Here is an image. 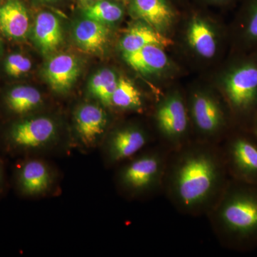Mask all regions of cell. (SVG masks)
Masks as SVG:
<instances>
[{"label": "cell", "instance_id": "6da1fadb", "mask_svg": "<svg viewBox=\"0 0 257 257\" xmlns=\"http://www.w3.org/2000/svg\"><path fill=\"white\" fill-rule=\"evenodd\" d=\"M229 179L220 145L192 140L170 152L163 194L182 215L207 216Z\"/></svg>", "mask_w": 257, "mask_h": 257}, {"label": "cell", "instance_id": "7a4b0ae2", "mask_svg": "<svg viewBox=\"0 0 257 257\" xmlns=\"http://www.w3.org/2000/svg\"><path fill=\"white\" fill-rule=\"evenodd\" d=\"M207 217L222 247L236 252L257 249V184L229 179Z\"/></svg>", "mask_w": 257, "mask_h": 257}, {"label": "cell", "instance_id": "3957f363", "mask_svg": "<svg viewBox=\"0 0 257 257\" xmlns=\"http://www.w3.org/2000/svg\"><path fill=\"white\" fill-rule=\"evenodd\" d=\"M58 120L47 114H32L5 121L0 126V155L12 158L55 156L74 148L71 135Z\"/></svg>", "mask_w": 257, "mask_h": 257}, {"label": "cell", "instance_id": "277c9868", "mask_svg": "<svg viewBox=\"0 0 257 257\" xmlns=\"http://www.w3.org/2000/svg\"><path fill=\"white\" fill-rule=\"evenodd\" d=\"M170 152L155 143L114 168L116 192L128 201H145L163 194Z\"/></svg>", "mask_w": 257, "mask_h": 257}, {"label": "cell", "instance_id": "5b68a950", "mask_svg": "<svg viewBox=\"0 0 257 257\" xmlns=\"http://www.w3.org/2000/svg\"><path fill=\"white\" fill-rule=\"evenodd\" d=\"M223 90L235 126L249 130L257 114V56L244 58L229 69Z\"/></svg>", "mask_w": 257, "mask_h": 257}, {"label": "cell", "instance_id": "8992f818", "mask_svg": "<svg viewBox=\"0 0 257 257\" xmlns=\"http://www.w3.org/2000/svg\"><path fill=\"white\" fill-rule=\"evenodd\" d=\"M187 106L193 140L220 145L235 127L231 114L209 93H193Z\"/></svg>", "mask_w": 257, "mask_h": 257}, {"label": "cell", "instance_id": "52a82bcc", "mask_svg": "<svg viewBox=\"0 0 257 257\" xmlns=\"http://www.w3.org/2000/svg\"><path fill=\"white\" fill-rule=\"evenodd\" d=\"M153 121L155 141L170 152L193 140L187 102L178 92L169 94L158 103Z\"/></svg>", "mask_w": 257, "mask_h": 257}, {"label": "cell", "instance_id": "ba28073f", "mask_svg": "<svg viewBox=\"0 0 257 257\" xmlns=\"http://www.w3.org/2000/svg\"><path fill=\"white\" fill-rule=\"evenodd\" d=\"M60 182L59 170L46 157H27L15 162L10 186L20 198L36 199L56 194Z\"/></svg>", "mask_w": 257, "mask_h": 257}, {"label": "cell", "instance_id": "9c48e42d", "mask_svg": "<svg viewBox=\"0 0 257 257\" xmlns=\"http://www.w3.org/2000/svg\"><path fill=\"white\" fill-rule=\"evenodd\" d=\"M220 147L230 179L257 184V139L251 131L235 126Z\"/></svg>", "mask_w": 257, "mask_h": 257}, {"label": "cell", "instance_id": "30bf717a", "mask_svg": "<svg viewBox=\"0 0 257 257\" xmlns=\"http://www.w3.org/2000/svg\"><path fill=\"white\" fill-rule=\"evenodd\" d=\"M155 143L153 133L143 125L128 123L110 128L99 148L103 165L114 169Z\"/></svg>", "mask_w": 257, "mask_h": 257}, {"label": "cell", "instance_id": "8fae6325", "mask_svg": "<svg viewBox=\"0 0 257 257\" xmlns=\"http://www.w3.org/2000/svg\"><path fill=\"white\" fill-rule=\"evenodd\" d=\"M106 108L93 102L82 103L76 107L71 135L74 148L84 152L99 148L110 130V117Z\"/></svg>", "mask_w": 257, "mask_h": 257}, {"label": "cell", "instance_id": "7c38bea8", "mask_svg": "<svg viewBox=\"0 0 257 257\" xmlns=\"http://www.w3.org/2000/svg\"><path fill=\"white\" fill-rule=\"evenodd\" d=\"M42 94L32 86L19 84L8 88L0 99V110L5 121L36 114L43 104Z\"/></svg>", "mask_w": 257, "mask_h": 257}, {"label": "cell", "instance_id": "4fadbf2b", "mask_svg": "<svg viewBox=\"0 0 257 257\" xmlns=\"http://www.w3.org/2000/svg\"><path fill=\"white\" fill-rule=\"evenodd\" d=\"M79 70L78 60L74 56L62 54L49 61L45 75L52 90L63 94L74 85L78 78Z\"/></svg>", "mask_w": 257, "mask_h": 257}, {"label": "cell", "instance_id": "5bb4252c", "mask_svg": "<svg viewBox=\"0 0 257 257\" xmlns=\"http://www.w3.org/2000/svg\"><path fill=\"white\" fill-rule=\"evenodd\" d=\"M30 17L21 0H5L0 4V33L10 40L26 38L30 30Z\"/></svg>", "mask_w": 257, "mask_h": 257}, {"label": "cell", "instance_id": "9a60e30c", "mask_svg": "<svg viewBox=\"0 0 257 257\" xmlns=\"http://www.w3.org/2000/svg\"><path fill=\"white\" fill-rule=\"evenodd\" d=\"M34 38L44 53H50L57 50L63 40L60 20L52 13H40L35 20Z\"/></svg>", "mask_w": 257, "mask_h": 257}, {"label": "cell", "instance_id": "2e32d148", "mask_svg": "<svg viewBox=\"0 0 257 257\" xmlns=\"http://www.w3.org/2000/svg\"><path fill=\"white\" fill-rule=\"evenodd\" d=\"M123 57L134 70L142 74L157 73L168 64L165 51L158 45H148L135 52L123 54Z\"/></svg>", "mask_w": 257, "mask_h": 257}, {"label": "cell", "instance_id": "e0dca14e", "mask_svg": "<svg viewBox=\"0 0 257 257\" xmlns=\"http://www.w3.org/2000/svg\"><path fill=\"white\" fill-rule=\"evenodd\" d=\"M172 45V40L162 32L150 25H137L133 27L120 41L123 54L130 53L148 45L167 47Z\"/></svg>", "mask_w": 257, "mask_h": 257}, {"label": "cell", "instance_id": "ac0fdd59", "mask_svg": "<svg viewBox=\"0 0 257 257\" xmlns=\"http://www.w3.org/2000/svg\"><path fill=\"white\" fill-rule=\"evenodd\" d=\"M109 30L105 24L94 20H83L76 25L74 38L79 48L84 52L96 53L101 52L107 42Z\"/></svg>", "mask_w": 257, "mask_h": 257}, {"label": "cell", "instance_id": "d6986e66", "mask_svg": "<svg viewBox=\"0 0 257 257\" xmlns=\"http://www.w3.org/2000/svg\"><path fill=\"white\" fill-rule=\"evenodd\" d=\"M133 10L147 25L160 32L168 28L174 18L165 0H133Z\"/></svg>", "mask_w": 257, "mask_h": 257}, {"label": "cell", "instance_id": "ffe728a7", "mask_svg": "<svg viewBox=\"0 0 257 257\" xmlns=\"http://www.w3.org/2000/svg\"><path fill=\"white\" fill-rule=\"evenodd\" d=\"M187 39L190 47L201 57L209 59L215 55V35L209 25L200 19L194 18L191 22Z\"/></svg>", "mask_w": 257, "mask_h": 257}, {"label": "cell", "instance_id": "44dd1931", "mask_svg": "<svg viewBox=\"0 0 257 257\" xmlns=\"http://www.w3.org/2000/svg\"><path fill=\"white\" fill-rule=\"evenodd\" d=\"M143 95L131 81L120 77L111 97V108L122 111H140L143 109Z\"/></svg>", "mask_w": 257, "mask_h": 257}, {"label": "cell", "instance_id": "7402d4cb", "mask_svg": "<svg viewBox=\"0 0 257 257\" xmlns=\"http://www.w3.org/2000/svg\"><path fill=\"white\" fill-rule=\"evenodd\" d=\"M117 82V77L113 71L109 69H101L91 79L89 84V92L98 103L111 108V97Z\"/></svg>", "mask_w": 257, "mask_h": 257}, {"label": "cell", "instance_id": "603a6c76", "mask_svg": "<svg viewBox=\"0 0 257 257\" xmlns=\"http://www.w3.org/2000/svg\"><path fill=\"white\" fill-rule=\"evenodd\" d=\"M84 15L89 20L103 24L114 23L119 21L123 11L119 5L109 1H100L88 7Z\"/></svg>", "mask_w": 257, "mask_h": 257}, {"label": "cell", "instance_id": "cb8c5ba5", "mask_svg": "<svg viewBox=\"0 0 257 257\" xmlns=\"http://www.w3.org/2000/svg\"><path fill=\"white\" fill-rule=\"evenodd\" d=\"M30 59L20 52H13L5 57L3 63V72L10 78H21L31 70Z\"/></svg>", "mask_w": 257, "mask_h": 257}, {"label": "cell", "instance_id": "d4e9b609", "mask_svg": "<svg viewBox=\"0 0 257 257\" xmlns=\"http://www.w3.org/2000/svg\"><path fill=\"white\" fill-rule=\"evenodd\" d=\"M239 31L245 45H257V0L248 3Z\"/></svg>", "mask_w": 257, "mask_h": 257}, {"label": "cell", "instance_id": "484cf974", "mask_svg": "<svg viewBox=\"0 0 257 257\" xmlns=\"http://www.w3.org/2000/svg\"><path fill=\"white\" fill-rule=\"evenodd\" d=\"M10 186V180L8 179L5 157L0 155V200L8 192Z\"/></svg>", "mask_w": 257, "mask_h": 257}, {"label": "cell", "instance_id": "4316f807", "mask_svg": "<svg viewBox=\"0 0 257 257\" xmlns=\"http://www.w3.org/2000/svg\"><path fill=\"white\" fill-rule=\"evenodd\" d=\"M251 131V133L256 137L257 139V114L256 116L253 118L252 122H251V125H250L249 130Z\"/></svg>", "mask_w": 257, "mask_h": 257}, {"label": "cell", "instance_id": "83f0119b", "mask_svg": "<svg viewBox=\"0 0 257 257\" xmlns=\"http://www.w3.org/2000/svg\"><path fill=\"white\" fill-rule=\"evenodd\" d=\"M3 39H2V37L0 36V54H1L2 51H3Z\"/></svg>", "mask_w": 257, "mask_h": 257}, {"label": "cell", "instance_id": "f1b7e54d", "mask_svg": "<svg viewBox=\"0 0 257 257\" xmlns=\"http://www.w3.org/2000/svg\"><path fill=\"white\" fill-rule=\"evenodd\" d=\"M86 1H89V0H86Z\"/></svg>", "mask_w": 257, "mask_h": 257}]
</instances>
